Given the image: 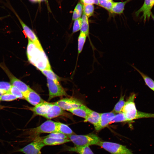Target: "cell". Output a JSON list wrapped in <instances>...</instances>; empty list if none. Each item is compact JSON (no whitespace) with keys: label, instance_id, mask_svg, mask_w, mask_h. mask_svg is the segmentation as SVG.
<instances>
[{"label":"cell","instance_id":"cell-1","mask_svg":"<svg viewBox=\"0 0 154 154\" xmlns=\"http://www.w3.org/2000/svg\"><path fill=\"white\" fill-rule=\"evenodd\" d=\"M27 55L29 62L41 71L51 69L48 58L42 46H39L28 39Z\"/></svg>","mask_w":154,"mask_h":154},{"label":"cell","instance_id":"cell-2","mask_svg":"<svg viewBox=\"0 0 154 154\" xmlns=\"http://www.w3.org/2000/svg\"><path fill=\"white\" fill-rule=\"evenodd\" d=\"M136 97L135 93L132 94L125 102L122 110L128 122L141 118H154V114L145 113L137 110L134 102Z\"/></svg>","mask_w":154,"mask_h":154},{"label":"cell","instance_id":"cell-3","mask_svg":"<svg viewBox=\"0 0 154 154\" xmlns=\"http://www.w3.org/2000/svg\"><path fill=\"white\" fill-rule=\"evenodd\" d=\"M68 139L76 146H89L96 145L100 146L102 141L96 135L89 133L84 135L76 134L68 136Z\"/></svg>","mask_w":154,"mask_h":154},{"label":"cell","instance_id":"cell-4","mask_svg":"<svg viewBox=\"0 0 154 154\" xmlns=\"http://www.w3.org/2000/svg\"><path fill=\"white\" fill-rule=\"evenodd\" d=\"M28 132L30 136L35 138L42 133H50L57 132L56 122L50 120H47L39 126L30 129Z\"/></svg>","mask_w":154,"mask_h":154},{"label":"cell","instance_id":"cell-5","mask_svg":"<svg viewBox=\"0 0 154 154\" xmlns=\"http://www.w3.org/2000/svg\"><path fill=\"white\" fill-rule=\"evenodd\" d=\"M100 146L112 154H134L125 146L115 143L102 141Z\"/></svg>","mask_w":154,"mask_h":154},{"label":"cell","instance_id":"cell-6","mask_svg":"<svg viewBox=\"0 0 154 154\" xmlns=\"http://www.w3.org/2000/svg\"><path fill=\"white\" fill-rule=\"evenodd\" d=\"M0 66L7 75L11 85L18 88L23 94L31 89L28 86L15 76L4 64H0Z\"/></svg>","mask_w":154,"mask_h":154},{"label":"cell","instance_id":"cell-7","mask_svg":"<svg viewBox=\"0 0 154 154\" xmlns=\"http://www.w3.org/2000/svg\"><path fill=\"white\" fill-rule=\"evenodd\" d=\"M47 84L49 92V100L56 97L67 96L66 92L58 81L47 78Z\"/></svg>","mask_w":154,"mask_h":154},{"label":"cell","instance_id":"cell-8","mask_svg":"<svg viewBox=\"0 0 154 154\" xmlns=\"http://www.w3.org/2000/svg\"><path fill=\"white\" fill-rule=\"evenodd\" d=\"M41 138L37 137L32 142L18 150L25 154H39L42 149L45 146Z\"/></svg>","mask_w":154,"mask_h":154},{"label":"cell","instance_id":"cell-9","mask_svg":"<svg viewBox=\"0 0 154 154\" xmlns=\"http://www.w3.org/2000/svg\"><path fill=\"white\" fill-rule=\"evenodd\" d=\"M63 110L69 111L72 109L82 106L83 104L76 99L72 98H66L60 100L54 103Z\"/></svg>","mask_w":154,"mask_h":154},{"label":"cell","instance_id":"cell-10","mask_svg":"<svg viewBox=\"0 0 154 154\" xmlns=\"http://www.w3.org/2000/svg\"><path fill=\"white\" fill-rule=\"evenodd\" d=\"M154 5V0H144L142 6L135 13L136 16L141 13H142V18L145 21L149 19L152 14L151 10Z\"/></svg>","mask_w":154,"mask_h":154},{"label":"cell","instance_id":"cell-11","mask_svg":"<svg viewBox=\"0 0 154 154\" xmlns=\"http://www.w3.org/2000/svg\"><path fill=\"white\" fill-rule=\"evenodd\" d=\"M52 103L46 102L40 103L29 109L37 115L45 117L50 112Z\"/></svg>","mask_w":154,"mask_h":154},{"label":"cell","instance_id":"cell-12","mask_svg":"<svg viewBox=\"0 0 154 154\" xmlns=\"http://www.w3.org/2000/svg\"><path fill=\"white\" fill-rule=\"evenodd\" d=\"M13 12L17 18L23 30V32L27 37L28 40L39 46L41 45L37 36L28 26L21 20L17 13L13 11Z\"/></svg>","mask_w":154,"mask_h":154},{"label":"cell","instance_id":"cell-13","mask_svg":"<svg viewBox=\"0 0 154 154\" xmlns=\"http://www.w3.org/2000/svg\"><path fill=\"white\" fill-rule=\"evenodd\" d=\"M116 114L113 111L101 114L100 119L98 125L95 127V129L99 131L104 128L111 123Z\"/></svg>","mask_w":154,"mask_h":154},{"label":"cell","instance_id":"cell-14","mask_svg":"<svg viewBox=\"0 0 154 154\" xmlns=\"http://www.w3.org/2000/svg\"><path fill=\"white\" fill-rule=\"evenodd\" d=\"M23 95L24 99L34 106L45 102L36 92L32 89L23 94Z\"/></svg>","mask_w":154,"mask_h":154},{"label":"cell","instance_id":"cell-15","mask_svg":"<svg viewBox=\"0 0 154 154\" xmlns=\"http://www.w3.org/2000/svg\"><path fill=\"white\" fill-rule=\"evenodd\" d=\"M41 140L45 145H59L70 141L69 139H61L51 137H45L44 138H41Z\"/></svg>","mask_w":154,"mask_h":154},{"label":"cell","instance_id":"cell-16","mask_svg":"<svg viewBox=\"0 0 154 154\" xmlns=\"http://www.w3.org/2000/svg\"><path fill=\"white\" fill-rule=\"evenodd\" d=\"M64 110L59 106L53 103L50 112L44 117L51 119L60 116L66 115Z\"/></svg>","mask_w":154,"mask_h":154},{"label":"cell","instance_id":"cell-17","mask_svg":"<svg viewBox=\"0 0 154 154\" xmlns=\"http://www.w3.org/2000/svg\"><path fill=\"white\" fill-rule=\"evenodd\" d=\"M101 117V114L90 109L84 122H88L93 124L95 127L99 124Z\"/></svg>","mask_w":154,"mask_h":154},{"label":"cell","instance_id":"cell-18","mask_svg":"<svg viewBox=\"0 0 154 154\" xmlns=\"http://www.w3.org/2000/svg\"><path fill=\"white\" fill-rule=\"evenodd\" d=\"M66 151L76 152L78 154H94L89 146L69 147H66Z\"/></svg>","mask_w":154,"mask_h":154},{"label":"cell","instance_id":"cell-19","mask_svg":"<svg viewBox=\"0 0 154 154\" xmlns=\"http://www.w3.org/2000/svg\"><path fill=\"white\" fill-rule=\"evenodd\" d=\"M90 109L84 105L75 108L69 111L73 114L85 119L87 117Z\"/></svg>","mask_w":154,"mask_h":154},{"label":"cell","instance_id":"cell-20","mask_svg":"<svg viewBox=\"0 0 154 154\" xmlns=\"http://www.w3.org/2000/svg\"><path fill=\"white\" fill-rule=\"evenodd\" d=\"M57 131L68 136L75 134L72 130L67 125L60 122H56Z\"/></svg>","mask_w":154,"mask_h":154},{"label":"cell","instance_id":"cell-21","mask_svg":"<svg viewBox=\"0 0 154 154\" xmlns=\"http://www.w3.org/2000/svg\"><path fill=\"white\" fill-rule=\"evenodd\" d=\"M127 1V0L123 2H114L109 12L115 14L120 15L122 14L123 12L125 5Z\"/></svg>","mask_w":154,"mask_h":154},{"label":"cell","instance_id":"cell-22","mask_svg":"<svg viewBox=\"0 0 154 154\" xmlns=\"http://www.w3.org/2000/svg\"><path fill=\"white\" fill-rule=\"evenodd\" d=\"M81 19V24L80 32L84 33L87 37L89 38L90 41H91L89 38V25L88 18L83 14Z\"/></svg>","mask_w":154,"mask_h":154},{"label":"cell","instance_id":"cell-23","mask_svg":"<svg viewBox=\"0 0 154 154\" xmlns=\"http://www.w3.org/2000/svg\"><path fill=\"white\" fill-rule=\"evenodd\" d=\"M132 66L140 74L146 85L152 90L154 91V81L148 76L141 72L135 67L133 66Z\"/></svg>","mask_w":154,"mask_h":154},{"label":"cell","instance_id":"cell-24","mask_svg":"<svg viewBox=\"0 0 154 154\" xmlns=\"http://www.w3.org/2000/svg\"><path fill=\"white\" fill-rule=\"evenodd\" d=\"M87 36L84 33L80 32L78 38V56L82 52L85 42Z\"/></svg>","mask_w":154,"mask_h":154},{"label":"cell","instance_id":"cell-25","mask_svg":"<svg viewBox=\"0 0 154 154\" xmlns=\"http://www.w3.org/2000/svg\"><path fill=\"white\" fill-rule=\"evenodd\" d=\"M125 95L121 96L118 102L116 104L113 112L116 113H119L122 112L123 109L125 104L124 100Z\"/></svg>","mask_w":154,"mask_h":154},{"label":"cell","instance_id":"cell-26","mask_svg":"<svg viewBox=\"0 0 154 154\" xmlns=\"http://www.w3.org/2000/svg\"><path fill=\"white\" fill-rule=\"evenodd\" d=\"M94 9V7L93 4H83V14L88 18L93 15Z\"/></svg>","mask_w":154,"mask_h":154},{"label":"cell","instance_id":"cell-27","mask_svg":"<svg viewBox=\"0 0 154 154\" xmlns=\"http://www.w3.org/2000/svg\"><path fill=\"white\" fill-rule=\"evenodd\" d=\"M83 12V5L80 3H78L76 6L73 12L72 19L73 20L80 18Z\"/></svg>","mask_w":154,"mask_h":154},{"label":"cell","instance_id":"cell-28","mask_svg":"<svg viewBox=\"0 0 154 154\" xmlns=\"http://www.w3.org/2000/svg\"><path fill=\"white\" fill-rule=\"evenodd\" d=\"M47 78L54 81H58L59 78L51 69H46L41 71Z\"/></svg>","mask_w":154,"mask_h":154},{"label":"cell","instance_id":"cell-29","mask_svg":"<svg viewBox=\"0 0 154 154\" xmlns=\"http://www.w3.org/2000/svg\"><path fill=\"white\" fill-rule=\"evenodd\" d=\"M99 5L110 11L114 2L113 0H98Z\"/></svg>","mask_w":154,"mask_h":154},{"label":"cell","instance_id":"cell-30","mask_svg":"<svg viewBox=\"0 0 154 154\" xmlns=\"http://www.w3.org/2000/svg\"><path fill=\"white\" fill-rule=\"evenodd\" d=\"M128 122L124 114L122 112L116 114L111 123Z\"/></svg>","mask_w":154,"mask_h":154},{"label":"cell","instance_id":"cell-31","mask_svg":"<svg viewBox=\"0 0 154 154\" xmlns=\"http://www.w3.org/2000/svg\"><path fill=\"white\" fill-rule=\"evenodd\" d=\"M9 92L17 98L24 99L23 93L18 88L12 85Z\"/></svg>","mask_w":154,"mask_h":154},{"label":"cell","instance_id":"cell-32","mask_svg":"<svg viewBox=\"0 0 154 154\" xmlns=\"http://www.w3.org/2000/svg\"><path fill=\"white\" fill-rule=\"evenodd\" d=\"M17 98L9 92L3 94L0 97V100L5 101H10L16 100Z\"/></svg>","mask_w":154,"mask_h":154},{"label":"cell","instance_id":"cell-33","mask_svg":"<svg viewBox=\"0 0 154 154\" xmlns=\"http://www.w3.org/2000/svg\"><path fill=\"white\" fill-rule=\"evenodd\" d=\"M81 24V19L80 18L74 20L73 27L72 33H74L80 29Z\"/></svg>","mask_w":154,"mask_h":154},{"label":"cell","instance_id":"cell-34","mask_svg":"<svg viewBox=\"0 0 154 154\" xmlns=\"http://www.w3.org/2000/svg\"><path fill=\"white\" fill-rule=\"evenodd\" d=\"M45 137H51L61 139H68L67 136L57 132L50 133Z\"/></svg>","mask_w":154,"mask_h":154},{"label":"cell","instance_id":"cell-35","mask_svg":"<svg viewBox=\"0 0 154 154\" xmlns=\"http://www.w3.org/2000/svg\"><path fill=\"white\" fill-rule=\"evenodd\" d=\"M11 86V84L8 82H0V90L6 92H9Z\"/></svg>","mask_w":154,"mask_h":154},{"label":"cell","instance_id":"cell-36","mask_svg":"<svg viewBox=\"0 0 154 154\" xmlns=\"http://www.w3.org/2000/svg\"><path fill=\"white\" fill-rule=\"evenodd\" d=\"M83 4H95L99 5L98 0H80Z\"/></svg>","mask_w":154,"mask_h":154},{"label":"cell","instance_id":"cell-37","mask_svg":"<svg viewBox=\"0 0 154 154\" xmlns=\"http://www.w3.org/2000/svg\"><path fill=\"white\" fill-rule=\"evenodd\" d=\"M6 93V92L5 91L0 90V98L3 94Z\"/></svg>","mask_w":154,"mask_h":154},{"label":"cell","instance_id":"cell-38","mask_svg":"<svg viewBox=\"0 0 154 154\" xmlns=\"http://www.w3.org/2000/svg\"><path fill=\"white\" fill-rule=\"evenodd\" d=\"M30 1H40V0H30Z\"/></svg>","mask_w":154,"mask_h":154},{"label":"cell","instance_id":"cell-39","mask_svg":"<svg viewBox=\"0 0 154 154\" xmlns=\"http://www.w3.org/2000/svg\"><path fill=\"white\" fill-rule=\"evenodd\" d=\"M151 16L154 21V16L152 14L151 15Z\"/></svg>","mask_w":154,"mask_h":154}]
</instances>
